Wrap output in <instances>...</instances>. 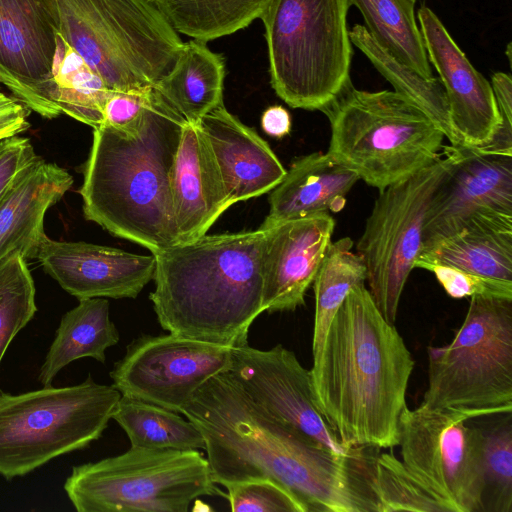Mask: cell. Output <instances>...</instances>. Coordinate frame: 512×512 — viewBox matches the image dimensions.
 I'll return each instance as SVG.
<instances>
[{"mask_svg": "<svg viewBox=\"0 0 512 512\" xmlns=\"http://www.w3.org/2000/svg\"><path fill=\"white\" fill-rule=\"evenodd\" d=\"M37 157L28 138L16 135L0 141V201L19 173Z\"/></svg>", "mask_w": 512, "mask_h": 512, "instance_id": "ab89813d", "label": "cell"}, {"mask_svg": "<svg viewBox=\"0 0 512 512\" xmlns=\"http://www.w3.org/2000/svg\"><path fill=\"white\" fill-rule=\"evenodd\" d=\"M227 372L276 421L303 441L337 455L355 456L364 447L340 442L317 410L310 371L293 351L278 344L261 350L233 347Z\"/></svg>", "mask_w": 512, "mask_h": 512, "instance_id": "5bb4252c", "label": "cell"}, {"mask_svg": "<svg viewBox=\"0 0 512 512\" xmlns=\"http://www.w3.org/2000/svg\"><path fill=\"white\" fill-rule=\"evenodd\" d=\"M264 230L203 235L156 253L150 294L161 327L187 338L237 347L263 313Z\"/></svg>", "mask_w": 512, "mask_h": 512, "instance_id": "277c9868", "label": "cell"}, {"mask_svg": "<svg viewBox=\"0 0 512 512\" xmlns=\"http://www.w3.org/2000/svg\"><path fill=\"white\" fill-rule=\"evenodd\" d=\"M427 58L444 87L450 123L462 145L490 142L501 127L491 83L472 65L438 16L427 6L417 11Z\"/></svg>", "mask_w": 512, "mask_h": 512, "instance_id": "e0dca14e", "label": "cell"}, {"mask_svg": "<svg viewBox=\"0 0 512 512\" xmlns=\"http://www.w3.org/2000/svg\"><path fill=\"white\" fill-rule=\"evenodd\" d=\"M72 184L67 170L39 156L19 173L0 201V259L15 251L36 259L45 214Z\"/></svg>", "mask_w": 512, "mask_h": 512, "instance_id": "7402d4cb", "label": "cell"}, {"mask_svg": "<svg viewBox=\"0 0 512 512\" xmlns=\"http://www.w3.org/2000/svg\"><path fill=\"white\" fill-rule=\"evenodd\" d=\"M487 430L483 445V512H512V421L504 415Z\"/></svg>", "mask_w": 512, "mask_h": 512, "instance_id": "e575fe53", "label": "cell"}, {"mask_svg": "<svg viewBox=\"0 0 512 512\" xmlns=\"http://www.w3.org/2000/svg\"><path fill=\"white\" fill-rule=\"evenodd\" d=\"M36 259L66 292L87 298H136L153 279L155 256L45 235Z\"/></svg>", "mask_w": 512, "mask_h": 512, "instance_id": "ac0fdd59", "label": "cell"}, {"mask_svg": "<svg viewBox=\"0 0 512 512\" xmlns=\"http://www.w3.org/2000/svg\"><path fill=\"white\" fill-rule=\"evenodd\" d=\"M120 397L113 385L91 376L20 394L0 390V475L21 477L87 447L102 436Z\"/></svg>", "mask_w": 512, "mask_h": 512, "instance_id": "9c48e42d", "label": "cell"}, {"mask_svg": "<svg viewBox=\"0 0 512 512\" xmlns=\"http://www.w3.org/2000/svg\"><path fill=\"white\" fill-rule=\"evenodd\" d=\"M445 147L452 162L430 203L421 250L455 234L476 213L512 216V155Z\"/></svg>", "mask_w": 512, "mask_h": 512, "instance_id": "2e32d148", "label": "cell"}, {"mask_svg": "<svg viewBox=\"0 0 512 512\" xmlns=\"http://www.w3.org/2000/svg\"><path fill=\"white\" fill-rule=\"evenodd\" d=\"M350 0H271L265 28L270 82L292 108L322 111L351 82Z\"/></svg>", "mask_w": 512, "mask_h": 512, "instance_id": "52a82bcc", "label": "cell"}, {"mask_svg": "<svg viewBox=\"0 0 512 512\" xmlns=\"http://www.w3.org/2000/svg\"><path fill=\"white\" fill-rule=\"evenodd\" d=\"M414 364L394 324L380 313L365 285H357L313 355V402L346 446L393 448Z\"/></svg>", "mask_w": 512, "mask_h": 512, "instance_id": "7a4b0ae2", "label": "cell"}, {"mask_svg": "<svg viewBox=\"0 0 512 512\" xmlns=\"http://www.w3.org/2000/svg\"><path fill=\"white\" fill-rule=\"evenodd\" d=\"M27 107L19 100L0 92V141L29 127Z\"/></svg>", "mask_w": 512, "mask_h": 512, "instance_id": "60d3db41", "label": "cell"}, {"mask_svg": "<svg viewBox=\"0 0 512 512\" xmlns=\"http://www.w3.org/2000/svg\"><path fill=\"white\" fill-rule=\"evenodd\" d=\"M64 490L78 512H187L201 496H225L199 450L137 447L74 466Z\"/></svg>", "mask_w": 512, "mask_h": 512, "instance_id": "30bf717a", "label": "cell"}, {"mask_svg": "<svg viewBox=\"0 0 512 512\" xmlns=\"http://www.w3.org/2000/svg\"><path fill=\"white\" fill-rule=\"evenodd\" d=\"M171 189L178 243L205 235L231 206L210 144L197 124L183 127Z\"/></svg>", "mask_w": 512, "mask_h": 512, "instance_id": "44dd1931", "label": "cell"}, {"mask_svg": "<svg viewBox=\"0 0 512 512\" xmlns=\"http://www.w3.org/2000/svg\"><path fill=\"white\" fill-rule=\"evenodd\" d=\"M466 422L422 405L406 407L399 421L398 445L404 465L450 512H483L484 435Z\"/></svg>", "mask_w": 512, "mask_h": 512, "instance_id": "7c38bea8", "label": "cell"}, {"mask_svg": "<svg viewBox=\"0 0 512 512\" xmlns=\"http://www.w3.org/2000/svg\"><path fill=\"white\" fill-rule=\"evenodd\" d=\"M369 486L376 512H450L448 506L393 453L375 455Z\"/></svg>", "mask_w": 512, "mask_h": 512, "instance_id": "d6a6232c", "label": "cell"}, {"mask_svg": "<svg viewBox=\"0 0 512 512\" xmlns=\"http://www.w3.org/2000/svg\"><path fill=\"white\" fill-rule=\"evenodd\" d=\"M334 218L326 214L280 222L264 230L261 253L264 312L294 311L305 304L331 244Z\"/></svg>", "mask_w": 512, "mask_h": 512, "instance_id": "d6986e66", "label": "cell"}, {"mask_svg": "<svg viewBox=\"0 0 512 512\" xmlns=\"http://www.w3.org/2000/svg\"><path fill=\"white\" fill-rule=\"evenodd\" d=\"M153 88L112 91L104 105V124L127 135L137 133Z\"/></svg>", "mask_w": 512, "mask_h": 512, "instance_id": "74e56055", "label": "cell"}, {"mask_svg": "<svg viewBox=\"0 0 512 512\" xmlns=\"http://www.w3.org/2000/svg\"><path fill=\"white\" fill-rule=\"evenodd\" d=\"M219 168L230 205L273 190L286 170L257 132L219 105L197 123Z\"/></svg>", "mask_w": 512, "mask_h": 512, "instance_id": "ffe728a7", "label": "cell"}, {"mask_svg": "<svg viewBox=\"0 0 512 512\" xmlns=\"http://www.w3.org/2000/svg\"><path fill=\"white\" fill-rule=\"evenodd\" d=\"M119 342V332L110 319L106 298L79 300L66 312L41 365L38 380L51 386L56 375L68 364L82 358L105 363V352Z\"/></svg>", "mask_w": 512, "mask_h": 512, "instance_id": "d4e9b609", "label": "cell"}, {"mask_svg": "<svg viewBox=\"0 0 512 512\" xmlns=\"http://www.w3.org/2000/svg\"><path fill=\"white\" fill-rule=\"evenodd\" d=\"M360 180L328 151L297 159L269 197V213L260 229L283 221L341 211L346 195Z\"/></svg>", "mask_w": 512, "mask_h": 512, "instance_id": "603a6c76", "label": "cell"}, {"mask_svg": "<svg viewBox=\"0 0 512 512\" xmlns=\"http://www.w3.org/2000/svg\"><path fill=\"white\" fill-rule=\"evenodd\" d=\"M148 1H150V2H153V3H154L156 0H148Z\"/></svg>", "mask_w": 512, "mask_h": 512, "instance_id": "ee69618b", "label": "cell"}, {"mask_svg": "<svg viewBox=\"0 0 512 512\" xmlns=\"http://www.w3.org/2000/svg\"><path fill=\"white\" fill-rule=\"evenodd\" d=\"M232 348L174 333L143 334L126 347L110 371L121 395L181 414L211 377L227 371Z\"/></svg>", "mask_w": 512, "mask_h": 512, "instance_id": "4fadbf2b", "label": "cell"}, {"mask_svg": "<svg viewBox=\"0 0 512 512\" xmlns=\"http://www.w3.org/2000/svg\"><path fill=\"white\" fill-rule=\"evenodd\" d=\"M60 37L112 91L154 87L184 45L148 0H56Z\"/></svg>", "mask_w": 512, "mask_h": 512, "instance_id": "8992f818", "label": "cell"}, {"mask_svg": "<svg viewBox=\"0 0 512 512\" xmlns=\"http://www.w3.org/2000/svg\"><path fill=\"white\" fill-rule=\"evenodd\" d=\"M322 112L331 129L328 152L379 192L439 158L446 138L408 98L359 90L352 81Z\"/></svg>", "mask_w": 512, "mask_h": 512, "instance_id": "5b68a950", "label": "cell"}, {"mask_svg": "<svg viewBox=\"0 0 512 512\" xmlns=\"http://www.w3.org/2000/svg\"><path fill=\"white\" fill-rule=\"evenodd\" d=\"M434 162L379 192L356 245L368 291L383 317L394 324L406 281L422 247L425 218L452 155L445 147Z\"/></svg>", "mask_w": 512, "mask_h": 512, "instance_id": "8fae6325", "label": "cell"}, {"mask_svg": "<svg viewBox=\"0 0 512 512\" xmlns=\"http://www.w3.org/2000/svg\"><path fill=\"white\" fill-rule=\"evenodd\" d=\"M427 353L420 405L467 421L512 412V298L471 297L453 340Z\"/></svg>", "mask_w": 512, "mask_h": 512, "instance_id": "ba28073f", "label": "cell"}, {"mask_svg": "<svg viewBox=\"0 0 512 512\" xmlns=\"http://www.w3.org/2000/svg\"><path fill=\"white\" fill-rule=\"evenodd\" d=\"M506 55L508 57L509 63H511V44L510 43L507 46Z\"/></svg>", "mask_w": 512, "mask_h": 512, "instance_id": "7bdbcfd3", "label": "cell"}, {"mask_svg": "<svg viewBox=\"0 0 512 512\" xmlns=\"http://www.w3.org/2000/svg\"><path fill=\"white\" fill-rule=\"evenodd\" d=\"M351 43L360 49L394 91L411 100L441 129L450 145H462L452 130L448 102L439 78H425L381 46L364 25L349 31Z\"/></svg>", "mask_w": 512, "mask_h": 512, "instance_id": "4316f807", "label": "cell"}, {"mask_svg": "<svg viewBox=\"0 0 512 512\" xmlns=\"http://www.w3.org/2000/svg\"><path fill=\"white\" fill-rule=\"evenodd\" d=\"M225 74L222 55L193 39L184 42L171 71L154 87L188 123L197 124L223 104Z\"/></svg>", "mask_w": 512, "mask_h": 512, "instance_id": "484cf974", "label": "cell"}, {"mask_svg": "<svg viewBox=\"0 0 512 512\" xmlns=\"http://www.w3.org/2000/svg\"><path fill=\"white\" fill-rule=\"evenodd\" d=\"M225 488L233 512H305L287 490L267 479L236 482Z\"/></svg>", "mask_w": 512, "mask_h": 512, "instance_id": "d590c367", "label": "cell"}, {"mask_svg": "<svg viewBox=\"0 0 512 512\" xmlns=\"http://www.w3.org/2000/svg\"><path fill=\"white\" fill-rule=\"evenodd\" d=\"M353 244L349 237L331 242L314 279L312 355L321 348L328 327L348 292L357 285H365V265L363 259L352 251Z\"/></svg>", "mask_w": 512, "mask_h": 512, "instance_id": "1f68e13d", "label": "cell"}, {"mask_svg": "<svg viewBox=\"0 0 512 512\" xmlns=\"http://www.w3.org/2000/svg\"><path fill=\"white\" fill-rule=\"evenodd\" d=\"M112 419L127 434L131 447L150 449H205L201 431L179 413L121 395Z\"/></svg>", "mask_w": 512, "mask_h": 512, "instance_id": "f1b7e54d", "label": "cell"}, {"mask_svg": "<svg viewBox=\"0 0 512 512\" xmlns=\"http://www.w3.org/2000/svg\"><path fill=\"white\" fill-rule=\"evenodd\" d=\"M271 0H156L177 33L208 42L249 26L261 18Z\"/></svg>", "mask_w": 512, "mask_h": 512, "instance_id": "83f0119b", "label": "cell"}, {"mask_svg": "<svg viewBox=\"0 0 512 512\" xmlns=\"http://www.w3.org/2000/svg\"><path fill=\"white\" fill-rule=\"evenodd\" d=\"M59 33L56 0H0V83L48 119L61 114L52 99Z\"/></svg>", "mask_w": 512, "mask_h": 512, "instance_id": "9a60e30c", "label": "cell"}, {"mask_svg": "<svg viewBox=\"0 0 512 512\" xmlns=\"http://www.w3.org/2000/svg\"><path fill=\"white\" fill-rule=\"evenodd\" d=\"M490 83L501 127L490 142L479 148L487 152L512 155V78L509 73L495 72Z\"/></svg>", "mask_w": 512, "mask_h": 512, "instance_id": "f35d334b", "label": "cell"}, {"mask_svg": "<svg viewBox=\"0 0 512 512\" xmlns=\"http://www.w3.org/2000/svg\"><path fill=\"white\" fill-rule=\"evenodd\" d=\"M416 0H350L361 12L371 36L397 59L425 78L432 69L416 21Z\"/></svg>", "mask_w": 512, "mask_h": 512, "instance_id": "f546056e", "label": "cell"}, {"mask_svg": "<svg viewBox=\"0 0 512 512\" xmlns=\"http://www.w3.org/2000/svg\"><path fill=\"white\" fill-rule=\"evenodd\" d=\"M261 125L268 135L282 138L290 132L291 117L289 112L282 106H271L264 111Z\"/></svg>", "mask_w": 512, "mask_h": 512, "instance_id": "b9f144b4", "label": "cell"}, {"mask_svg": "<svg viewBox=\"0 0 512 512\" xmlns=\"http://www.w3.org/2000/svg\"><path fill=\"white\" fill-rule=\"evenodd\" d=\"M36 311L35 285L26 259L12 252L0 259V363Z\"/></svg>", "mask_w": 512, "mask_h": 512, "instance_id": "836d02e7", "label": "cell"}, {"mask_svg": "<svg viewBox=\"0 0 512 512\" xmlns=\"http://www.w3.org/2000/svg\"><path fill=\"white\" fill-rule=\"evenodd\" d=\"M186 123L154 87L137 133L94 128L79 190L85 218L151 253L178 244L171 180Z\"/></svg>", "mask_w": 512, "mask_h": 512, "instance_id": "3957f363", "label": "cell"}, {"mask_svg": "<svg viewBox=\"0 0 512 512\" xmlns=\"http://www.w3.org/2000/svg\"><path fill=\"white\" fill-rule=\"evenodd\" d=\"M201 431L213 482L267 479L305 512H376L369 486L372 455L313 446L276 421L227 372L207 380L182 412Z\"/></svg>", "mask_w": 512, "mask_h": 512, "instance_id": "6da1fadb", "label": "cell"}, {"mask_svg": "<svg viewBox=\"0 0 512 512\" xmlns=\"http://www.w3.org/2000/svg\"><path fill=\"white\" fill-rule=\"evenodd\" d=\"M422 264L448 265L512 282V216L476 213L455 234L422 249L414 268Z\"/></svg>", "mask_w": 512, "mask_h": 512, "instance_id": "cb8c5ba5", "label": "cell"}, {"mask_svg": "<svg viewBox=\"0 0 512 512\" xmlns=\"http://www.w3.org/2000/svg\"><path fill=\"white\" fill-rule=\"evenodd\" d=\"M52 99L61 113L91 126L104 124V105L112 90L58 35L52 67Z\"/></svg>", "mask_w": 512, "mask_h": 512, "instance_id": "4dcf8cb0", "label": "cell"}, {"mask_svg": "<svg viewBox=\"0 0 512 512\" xmlns=\"http://www.w3.org/2000/svg\"><path fill=\"white\" fill-rule=\"evenodd\" d=\"M419 268L432 272L452 298L486 296L512 298V282L487 278L442 264H422Z\"/></svg>", "mask_w": 512, "mask_h": 512, "instance_id": "8d00e7d4", "label": "cell"}]
</instances>
